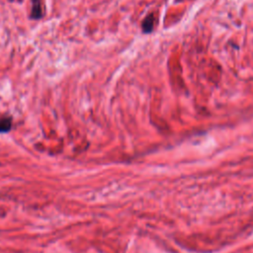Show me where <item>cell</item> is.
I'll use <instances>...</instances> for the list:
<instances>
[{"label":"cell","mask_w":253,"mask_h":253,"mask_svg":"<svg viewBox=\"0 0 253 253\" xmlns=\"http://www.w3.org/2000/svg\"><path fill=\"white\" fill-rule=\"evenodd\" d=\"M33 6H32V13L31 18L33 19H40L42 17V7H41V0H32Z\"/></svg>","instance_id":"cell-1"},{"label":"cell","mask_w":253,"mask_h":253,"mask_svg":"<svg viewBox=\"0 0 253 253\" xmlns=\"http://www.w3.org/2000/svg\"><path fill=\"white\" fill-rule=\"evenodd\" d=\"M12 127V118L3 117L0 119V132H8Z\"/></svg>","instance_id":"cell-2"},{"label":"cell","mask_w":253,"mask_h":253,"mask_svg":"<svg viewBox=\"0 0 253 253\" xmlns=\"http://www.w3.org/2000/svg\"><path fill=\"white\" fill-rule=\"evenodd\" d=\"M153 24H154V18L153 14L148 15L142 22V30L144 33H150L153 29Z\"/></svg>","instance_id":"cell-3"},{"label":"cell","mask_w":253,"mask_h":253,"mask_svg":"<svg viewBox=\"0 0 253 253\" xmlns=\"http://www.w3.org/2000/svg\"><path fill=\"white\" fill-rule=\"evenodd\" d=\"M10 1H13V0H10Z\"/></svg>","instance_id":"cell-4"}]
</instances>
